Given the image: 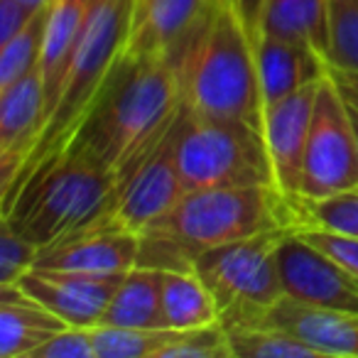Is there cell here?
I'll return each instance as SVG.
<instances>
[{"label": "cell", "instance_id": "6da1fadb", "mask_svg": "<svg viewBox=\"0 0 358 358\" xmlns=\"http://www.w3.org/2000/svg\"><path fill=\"white\" fill-rule=\"evenodd\" d=\"M292 226V201L275 187L192 189L169 214L140 234L138 265L194 270V258L201 250Z\"/></svg>", "mask_w": 358, "mask_h": 358}, {"label": "cell", "instance_id": "7a4b0ae2", "mask_svg": "<svg viewBox=\"0 0 358 358\" xmlns=\"http://www.w3.org/2000/svg\"><path fill=\"white\" fill-rule=\"evenodd\" d=\"M133 0H94L89 20L81 27L64 76H62L45 125L17 172L10 192L0 196V211L6 214L27 179L47 162L64 155L74 145L91 110L99 106L110 79L118 71L128 42Z\"/></svg>", "mask_w": 358, "mask_h": 358}, {"label": "cell", "instance_id": "3957f363", "mask_svg": "<svg viewBox=\"0 0 358 358\" xmlns=\"http://www.w3.org/2000/svg\"><path fill=\"white\" fill-rule=\"evenodd\" d=\"M182 108L241 118L263 128L255 45L229 0H216L194 32L169 57Z\"/></svg>", "mask_w": 358, "mask_h": 358}, {"label": "cell", "instance_id": "277c9868", "mask_svg": "<svg viewBox=\"0 0 358 358\" xmlns=\"http://www.w3.org/2000/svg\"><path fill=\"white\" fill-rule=\"evenodd\" d=\"M179 108L169 59H125L69 150L118 174L169 133Z\"/></svg>", "mask_w": 358, "mask_h": 358}, {"label": "cell", "instance_id": "5b68a950", "mask_svg": "<svg viewBox=\"0 0 358 358\" xmlns=\"http://www.w3.org/2000/svg\"><path fill=\"white\" fill-rule=\"evenodd\" d=\"M113 192L115 174L79 150H66L27 179L3 216L47 248L94 229L108 211Z\"/></svg>", "mask_w": 358, "mask_h": 358}, {"label": "cell", "instance_id": "8992f818", "mask_svg": "<svg viewBox=\"0 0 358 358\" xmlns=\"http://www.w3.org/2000/svg\"><path fill=\"white\" fill-rule=\"evenodd\" d=\"M174 162L187 189L275 187L263 128L179 108L172 130ZM278 189V187H275Z\"/></svg>", "mask_w": 358, "mask_h": 358}, {"label": "cell", "instance_id": "52a82bcc", "mask_svg": "<svg viewBox=\"0 0 358 358\" xmlns=\"http://www.w3.org/2000/svg\"><path fill=\"white\" fill-rule=\"evenodd\" d=\"M282 234L270 231L250 236L201 250L194 258V273L219 307L221 327L248 322L285 297L275 260Z\"/></svg>", "mask_w": 358, "mask_h": 358}, {"label": "cell", "instance_id": "ba28073f", "mask_svg": "<svg viewBox=\"0 0 358 358\" xmlns=\"http://www.w3.org/2000/svg\"><path fill=\"white\" fill-rule=\"evenodd\" d=\"M351 189H358L356 125L346 99L327 76L314 101L299 199H324Z\"/></svg>", "mask_w": 358, "mask_h": 358}, {"label": "cell", "instance_id": "9c48e42d", "mask_svg": "<svg viewBox=\"0 0 358 358\" xmlns=\"http://www.w3.org/2000/svg\"><path fill=\"white\" fill-rule=\"evenodd\" d=\"M172 130L174 123L148 155L115 174L113 201L94 229H120L143 234L148 226L169 214L177 201L189 192L174 162Z\"/></svg>", "mask_w": 358, "mask_h": 358}, {"label": "cell", "instance_id": "30bf717a", "mask_svg": "<svg viewBox=\"0 0 358 358\" xmlns=\"http://www.w3.org/2000/svg\"><path fill=\"white\" fill-rule=\"evenodd\" d=\"M275 260L285 297L312 307L358 314V282L297 231L289 229L280 236Z\"/></svg>", "mask_w": 358, "mask_h": 358}, {"label": "cell", "instance_id": "8fae6325", "mask_svg": "<svg viewBox=\"0 0 358 358\" xmlns=\"http://www.w3.org/2000/svg\"><path fill=\"white\" fill-rule=\"evenodd\" d=\"M319 84L304 86L287 99L263 108V135L273 164L275 187L289 201H297L302 194L304 150Z\"/></svg>", "mask_w": 358, "mask_h": 358}, {"label": "cell", "instance_id": "7c38bea8", "mask_svg": "<svg viewBox=\"0 0 358 358\" xmlns=\"http://www.w3.org/2000/svg\"><path fill=\"white\" fill-rule=\"evenodd\" d=\"M125 275L59 273L32 268L15 285H20L35 302L64 319L69 327L91 329L101 324L110 297Z\"/></svg>", "mask_w": 358, "mask_h": 358}, {"label": "cell", "instance_id": "4fadbf2b", "mask_svg": "<svg viewBox=\"0 0 358 358\" xmlns=\"http://www.w3.org/2000/svg\"><path fill=\"white\" fill-rule=\"evenodd\" d=\"M216 0H133L125 59H169Z\"/></svg>", "mask_w": 358, "mask_h": 358}, {"label": "cell", "instance_id": "5bb4252c", "mask_svg": "<svg viewBox=\"0 0 358 358\" xmlns=\"http://www.w3.org/2000/svg\"><path fill=\"white\" fill-rule=\"evenodd\" d=\"M140 234L120 229H91L40 250L35 268L59 273L125 275L138 268Z\"/></svg>", "mask_w": 358, "mask_h": 358}, {"label": "cell", "instance_id": "9a60e30c", "mask_svg": "<svg viewBox=\"0 0 358 358\" xmlns=\"http://www.w3.org/2000/svg\"><path fill=\"white\" fill-rule=\"evenodd\" d=\"M243 324H265L297 336L317 356H358V314L282 297ZM234 327V324H231Z\"/></svg>", "mask_w": 358, "mask_h": 358}, {"label": "cell", "instance_id": "2e32d148", "mask_svg": "<svg viewBox=\"0 0 358 358\" xmlns=\"http://www.w3.org/2000/svg\"><path fill=\"white\" fill-rule=\"evenodd\" d=\"M255 64L265 106L329 76V62L317 47L273 35L255 37Z\"/></svg>", "mask_w": 358, "mask_h": 358}, {"label": "cell", "instance_id": "e0dca14e", "mask_svg": "<svg viewBox=\"0 0 358 358\" xmlns=\"http://www.w3.org/2000/svg\"><path fill=\"white\" fill-rule=\"evenodd\" d=\"M69 324L30 297L20 285H0V358H30Z\"/></svg>", "mask_w": 358, "mask_h": 358}, {"label": "cell", "instance_id": "ac0fdd59", "mask_svg": "<svg viewBox=\"0 0 358 358\" xmlns=\"http://www.w3.org/2000/svg\"><path fill=\"white\" fill-rule=\"evenodd\" d=\"M162 278L164 270L138 265L120 280L118 289L110 297L101 324L130 329H164L162 309Z\"/></svg>", "mask_w": 358, "mask_h": 358}, {"label": "cell", "instance_id": "d6986e66", "mask_svg": "<svg viewBox=\"0 0 358 358\" xmlns=\"http://www.w3.org/2000/svg\"><path fill=\"white\" fill-rule=\"evenodd\" d=\"M94 8V0H52L50 20H47L45 47H42V79L47 91V110L57 94L62 76H64L66 62H69L74 45L81 35V27L89 20V13Z\"/></svg>", "mask_w": 358, "mask_h": 358}, {"label": "cell", "instance_id": "ffe728a7", "mask_svg": "<svg viewBox=\"0 0 358 358\" xmlns=\"http://www.w3.org/2000/svg\"><path fill=\"white\" fill-rule=\"evenodd\" d=\"M258 35L307 42L327 57L329 0H263Z\"/></svg>", "mask_w": 358, "mask_h": 358}, {"label": "cell", "instance_id": "44dd1931", "mask_svg": "<svg viewBox=\"0 0 358 358\" xmlns=\"http://www.w3.org/2000/svg\"><path fill=\"white\" fill-rule=\"evenodd\" d=\"M162 309L169 329H199L221 324L214 297L194 270H164Z\"/></svg>", "mask_w": 358, "mask_h": 358}, {"label": "cell", "instance_id": "7402d4cb", "mask_svg": "<svg viewBox=\"0 0 358 358\" xmlns=\"http://www.w3.org/2000/svg\"><path fill=\"white\" fill-rule=\"evenodd\" d=\"M179 329H130L96 324L91 327L96 358H159L179 336Z\"/></svg>", "mask_w": 358, "mask_h": 358}, {"label": "cell", "instance_id": "603a6c76", "mask_svg": "<svg viewBox=\"0 0 358 358\" xmlns=\"http://www.w3.org/2000/svg\"><path fill=\"white\" fill-rule=\"evenodd\" d=\"M234 358H314L317 351L297 336L265 324L224 327Z\"/></svg>", "mask_w": 358, "mask_h": 358}, {"label": "cell", "instance_id": "cb8c5ba5", "mask_svg": "<svg viewBox=\"0 0 358 358\" xmlns=\"http://www.w3.org/2000/svg\"><path fill=\"white\" fill-rule=\"evenodd\" d=\"M50 3H45L13 40L0 45V89L10 86L13 81H17L40 64L47 35V20H50Z\"/></svg>", "mask_w": 358, "mask_h": 358}, {"label": "cell", "instance_id": "d4e9b609", "mask_svg": "<svg viewBox=\"0 0 358 358\" xmlns=\"http://www.w3.org/2000/svg\"><path fill=\"white\" fill-rule=\"evenodd\" d=\"M292 229H327L358 238V189L324 199H297Z\"/></svg>", "mask_w": 358, "mask_h": 358}, {"label": "cell", "instance_id": "484cf974", "mask_svg": "<svg viewBox=\"0 0 358 358\" xmlns=\"http://www.w3.org/2000/svg\"><path fill=\"white\" fill-rule=\"evenodd\" d=\"M331 69L358 74V0H329V50Z\"/></svg>", "mask_w": 358, "mask_h": 358}, {"label": "cell", "instance_id": "4316f807", "mask_svg": "<svg viewBox=\"0 0 358 358\" xmlns=\"http://www.w3.org/2000/svg\"><path fill=\"white\" fill-rule=\"evenodd\" d=\"M40 245L15 229L6 216H0V285H15L35 268Z\"/></svg>", "mask_w": 358, "mask_h": 358}, {"label": "cell", "instance_id": "83f0119b", "mask_svg": "<svg viewBox=\"0 0 358 358\" xmlns=\"http://www.w3.org/2000/svg\"><path fill=\"white\" fill-rule=\"evenodd\" d=\"M159 358H234L229 336L221 324H209L199 329H185L162 351Z\"/></svg>", "mask_w": 358, "mask_h": 358}, {"label": "cell", "instance_id": "f1b7e54d", "mask_svg": "<svg viewBox=\"0 0 358 358\" xmlns=\"http://www.w3.org/2000/svg\"><path fill=\"white\" fill-rule=\"evenodd\" d=\"M297 231L302 238H307L312 245L334 258L353 280L358 282V238L356 236L336 234V231L327 229H292Z\"/></svg>", "mask_w": 358, "mask_h": 358}, {"label": "cell", "instance_id": "f546056e", "mask_svg": "<svg viewBox=\"0 0 358 358\" xmlns=\"http://www.w3.org/2000/svg\"><path fill=\"white\" fill-rule=\"evenodd\" d=\"M30 358H96L91 329L66 327L45 341Z\"/></svg>", "mask_w": 358, "mask_h": 358}, {"label": "cell", "instance_id": "4dcf8cb0", "mask_svg": "<svg viewBox=\"0 0 358 358\" xmlns=\"http://www.w3.org/2000/svg\"><path fill=\"white\" fill-rule=\"evenodd\" d=\"M40 8H27L20 0H0V45L17 35Z\"/></svg>", "mask_w": 358, "mask_h": 358}, {"label": "cell", "instance_id": "1f68e13d", "mask_svg": "<svg viewBox=\"0 0 358 358\" xmlns=\"http://www.w3.org/2000/svg\"><path fill=\"white\" fill-rule=\"evenodd\" d=\"M231 6L236 8V13L243 20L245 30H248L250 40L255 45V37H258V20H260V8H263V0H229Z\"/></svg>", "mask_w": 358, "mask_h": 358}, {"label": "cell", "instance_id": "d6a6232c", "mask_svg": "<svg viewBox=\"0 0 358 358\" xmlns=\"http://www.w3.org/2000/svg\"><path fill=\"white\" fill-rule=\"evenodd\" d=\"M329 76L336 84V89L341 91V96L346 99V103L351 106L353 110H358V74H351V71H341V69H331L329 66Z\"/></svg>", "mask_w": 358, "mask_h": 358}, {"label": "cell", "instance_id": "836d02e7", "mask_svg": "<svg viewBox=\"0 0 358 358\" xmlns=\"http://www.w3.org/2000/svg\"><path fill=\"white\" fill-rule=\"evenodd\" d=\"M22 6H27V8H42L45 3H50V0H20Z\"/></svg>", "mask_w": 358, "mask_h": 358}, {"label": "cell", "instance_id": "e575fe53", "mask_svg": "<svg viewBox=\"0 0 358 358\" xmlns=\"http://www.w3.org/2000/svg\"><path fill=\"white\" fill-rule=\"evenodd\" d=\"M348 108H351V106H348ZM351 115H353V125H356V135H358V110L351 108Z\"/></svg>", "mask_w": 358, "mask_h": 358}]
</instances>
